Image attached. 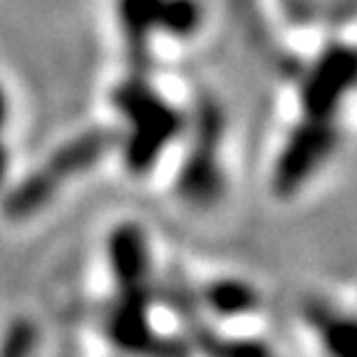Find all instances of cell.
Listing matches in <instances>:
<instances>
[{"label": "cell", "instance_id": "7a4b0ae2", "mask_svg": "<svg viewBox=\"0 0 357 357\" xmlns=\"http://www.w3.org/2000/svg\"><path fill=\"white\" fill-rule=\"evenodd\" d=\"M303 323L323 352L357 355V310L318 298L305 305Z\"/></svg>", "mask_w": 357, "mask_h": 357}, {"label": "cell", "instance_id": "6da1fadb", "mask_svg": "<svg viewBox=\"0 0 357 357\" xmlns=\"http://www.w3.org/2000/svg\"><path fill=\"white\" fill-rule=\"evenodd\" d=\"M194 301L204 328L234 350L268 352V312L258 285L241 275H213L196 285Z\"/></svg>", "mask_w": 357, "mask_h": 357}]
</instances>
